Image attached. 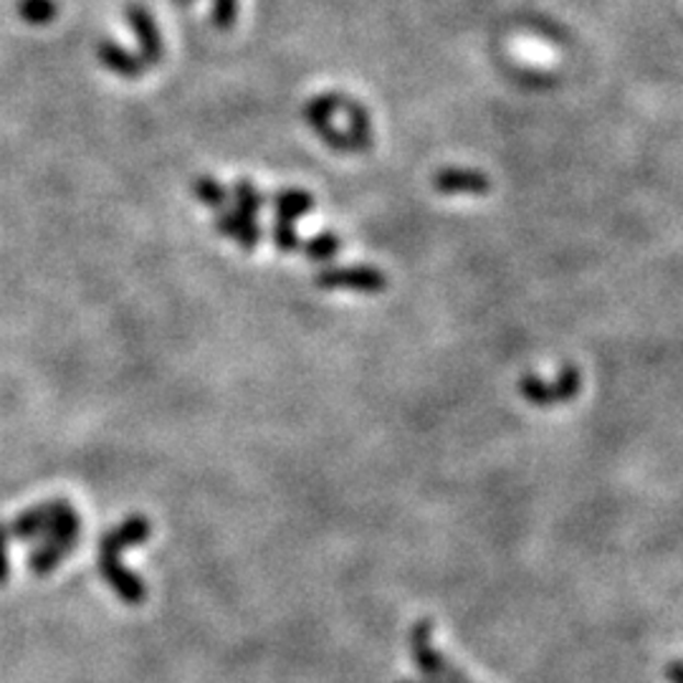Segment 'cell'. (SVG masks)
Masks as SVG:
<instances>
[{
    "label": "cell",
    "mask_w": 683,
    "mask_h": 683,
    "mask_svg": "<svg viewBox=\"0 0 683 683\" xmlns=\"http://www.w3.org/2000/svg\"><path fill=\"white\" fill-rule=\"evenodd\" d=\"M231 193H233V203H236V211L251 215V219H258V213L264 211L266 195L254 186L251 180L233 182Z\"/></svg>",
    "instance_id": "cell-14"
},
{
    "label": "cell",
    "mask_w": 683,
    "mask_h": 683,
    "mask_svg": "<svg viewBox=\"0 0 683 683\" xmlns=\"http://www.w3.org/2000/svg\"><path fill=\"white\" fill-rule=\"evenodd\" d=\"M665 679L671 683H683V661H673L665 665Z\"/></svg>",
    "instance_id": "cell-21"
},
{
    "label": "cell",
    "mask_w": 683,
    "mask_h": 683,
    "mask_svg": "<svg viewBox=\"0 0 683 683\" xmlns=\"http://www.w3.org/2000/svg\"><path fill=\"white\" fill-rule=\"evenodd\" d=\"M64 557L66 555L61 549L48 545V541H41V547H36L29 555V572L36 574V578H46V574H52L64 562Z\"/></svg>",
    "instance_id": "cell-16"
},
{
    "label": "cell",
    "mask_w": 683,
    "mask_h": 683,
    "mask_svg": "<svg viewBox=\"0 0 683 683\" xmlns=\"http://www.w3.org/2000/svg\"><path fill=\"white\" fill-rule=\"evenodd\" d=\"M97 568L99 574H102L107 585L114 590V595L127 605H139L145 603L147 597V587L139 574H135L132 570H127L120 560V552H112V549L99 547V557H97Z\"/></svg>",
    "instance_id": "cell-3"
},
{
    "label": "cell",
    "mask_w": 683,
    "mask_h": 683,
    "mask_svg": "<svg viewBox=\"0 0 683 683\" xmlns=\"http://www.w3.org/2000/svg\"><path fill=\"white\" fill-rule=\"evenodd\" d=\"M97 58L99 64L104 66L107 71L116 74V77L122 79H137L143 77V74L147 71V66L143 58H139L137 54H130L127 48H122L120 44H114V41L110 38H102L97 44Z\"/></svg>",
    "instance_id": "cell-8"
},
{
    "label": "cell",
    "mask_w": 683,
    "mask_h": 683,
    "mask_svg": "<svg viewBox=\"0 0 683 683\" xmlns=\"http://www.w3.org/2000/svg\"><path fill=\"white\" fill-rule=\"evenodd\" d=\"M8 541H11V535H8L5 524H0V587H3L8 578H11V557H8Z\"/></svg>",
    "instance_id": "cell-20"
},
{
    "label": "cell",
    "mask_w": 683,
    "mask_h": 683,
    "mask_svg": "<svg viewBox=\"0 0 683 683\" xmlns=\"http://www.w3.org/2000/svg\"><path fill=\"white\" fill-rule=\"evenodd\" d=\"M433 188L444 195H486L491 190V180L479 170L448 168L433 178Z\"/></svg>",
    "instance_id": "cell-7"
},
{
    "label": "cell",
    "mask_w": 683,
    "mask_h": 683,
    "mask_svg": "<svg viewBox=\"0 0 683 683\" xmlns=\"http://www.w3.org/2000/svg\"><path fill=\"white\" fill-rule=\"evenodd\" d=\"M46 535L41 541H48L61 549V552L69 557L74 549L79 545L81 537V516L74 510V504L66 502V499H54V502H46Z\"/></svg>",
    "instance_id": "cell-4"
},
{
    "label": "cell",
    "mask_w": 683,
    "mask_h": 683,
    "mask_svg": "<svg viewBox=\"0 0 683 683\" xmlns=\"http://www.w3.org/2000/svg\"><path fill=\"white\" fill-rule=\"evenodd\" d=\"M46 527H48L46 504L31 506V510L15 516L11 524H5L11 539H21V541H41L46 535Z\"/></svg>",
    "instance_id": "cell-12"
},
{
    "label": "cell",
    "mask_w": 683,
    "mask_h": 683,
    "mask_svg": "<svg viewBox=\"0 0 683 683\" xmlns=\"http://www.w3.org/2000/svg\"><path fill=\"white\" fill-rule=\"evenodd\" d=\"M271 208L273 213H277V221L296 223L299 219H304L306 213L314 211V198L302 188H287L273 195Z\"/></svg>",
    "instance_id": "cell-11"
},
{
    "label": "cell",
    "mask_w": 683,
    "mask_h": 683,
    "mask_svg": "<svg viewBox=\"0 0 683 683\" xmlns=\"http://www.w3.org/2000/svg\"><path fill=\"white\" fill-rule=\"evenodd\" d=\"M193 195L205 208H213V211H223L228 203V190L223 188V182L208 178V175H200V178L193 180Z\"/></svg>",
    "instance_id": "cell-15"
},
{
    "label": "cell",
    "mask_w": 683,
    "mask_h": 683,
    "mask_svg": "<svg viewBox=\"0 0 683 683\" xmlns=\"http://www.w3.org/2000/svg\"><path fill=\"white\" fill-rule=\"evenodd\" d=\"M56 0H19V15L31 26H48L56 19Z\"/></svg>",
    "instance_id": "cell-17"
},
{
    "label": "cell",
    "mask_w": 683,
    "mask_h": 683,
    "mask_svg": "<svg viewBox=\"0 0 683 683\" xmlns=\"http://www.w3.org/2000/svg\"><path fill=\"white\" fill-rule=\"evenodd\" d=\"M400 683H415V681H400Z\"/></svg>",
    "instance_id": "cell-23"
},
{
    "label": "cell",
    "mask_w": 683,
    "mask_h": 683,
    "mask_svg": "<svg viewBox=\"0 0 683 683\" xmlns=\"http://www.w3.org/2000/svg\"><path fill=\"white\" fill-rule=\"evenodd\" d=\"M213 228L219 231L223 238L236 240L244 251H256V246L261 244L264 238V231L256 223V219L240 211H221L213 219Z\"/></svg>",
    "instance_id": "cell-6"
},
{
    "label": "cell",
    "mask_w": 683,
    "mask_h": 683,
    "mask_svg": "<svg viewBox=\"0 0 683 683\" xmlns=\"http://www.w3.org/2000/svg\"><path fill=\"white\" fill-rule=\"evenodd\" d=\"M316 287L337 291H360V294H382L388 277L374 266H324L316 273Z\"/></svg>",
    "instance_id": "cell-2"
},
{
    "label": "cell",
    "mask_w": 683,
    "mask_h": 683,
    "mask_svg": "<svg viewBox=\"0 0 683 683\" xmlns=\"http://www.w3.org/2000/svg\"><path fill=\"white\" fill-rule=\"evenodd\" d=\"M178 3H182V5H186V3H190V0H178Z\"/></svg>",
    "instance_id": "cell-22"
},
{
    "label": "cell",
    "mask_w": 683,
    "mask_h": 683,
    "mask_svg": "<svg viewBox=\"0 0 683 683\" xmlns=\"http://www.w3.org/2000/svg\"><path fill=\"white\" fill-rule=\"evenodd\" d=\"M302 251L314 264H329L332 258L342 251V238L337 236V233L324 231V233H320V236L304 240Z\"/></svg>",
    "instance_id": "cell-13"
},
{
    "label": "cell",
    "mask_w": 683,
    "mask_h": 683,
    "mask_svg": "<svg viewBox=\"0 0 683 683\" xmlns=\"http://www.w3.org/2000/svg\"><path fill=\"white\" fill-rule=\"evenodd\" d=\"M238 19V0H213V26L231 31Z\"/></svg>",
    "instance_id": "cell-19"
},
{
    "label": "cell",
    "mask_w": 683,
    "mask_h": 683,
    "mask_svg": "<svg viewBox=\"0 0 683 683\" xmlns=\"http://www.w3.org/2000/svg\"><path fill=\"white\" fill-rule=\"evenodd\" d=\"M127 23L132 26V31L137 33V41H139V58H143L145 66L149 69V66L160 64L163 56H165V44H163V33L160 29H157V23L153 19V13L147 11L145 5H130L127 8Z\"/></svg>",
    "instance_id": "cell-5"
},
{
    "label": "cell",
    "mask_w": 683,
    "mask_h": 683,
    "mask_svg": "<svg viewBox=\"0 0 683 683\" xmlns=\"http://www.w3.org/2000/svg\"><path fill=\"white\" fill-rule=\"evenodd\" d=\"M337 112L347 116V124H349L347 132L357 139V145H360L362 153H368V149L372 147V122H370L368 110H365L360 102H355V99L337 94Z\"/></svg>",
    "instance_id": "cell-10"
},
{
    "label": "cell",
    "mask_w": 683,
    "mask_h": 683,
    "mask_svg": "<svg viewBox=\"0 0 683 683\" xmlns=\"http://www.w3.org/2000/svg\"><path fill=\"white\" fill-rule=\"evenodd\" d=\"M271 240L281 254H294V251H299V248H302V238H299L296 226L294 223H287V221L273 223Z\"/></svg>",
    "instance_id": "cell-18"
},
{
    "label": "cell",
    "mask_w": 683,
    "mask_h": 683,
    "mask_svg": "<svg viewBox=\"0 0 683 683\" xmlns=\"http://www.w3.org/2000/svg\"><path fill=\"white\" fill-rule=\"evenodd\" d=\"M580 390H582V372L580 368H574V365H564L560 374L552 380H541L537 374H524L519 380V395L537 407H552L568 403V400L580 395Z\"/></svg>",
    "instance_id": "cell-1"
},
{
    "label": "cell",
    "mask_w": 683,
    "mask_h": 683,
    "mask_svg": "<svg viewBox=\"0 0 683 683\" xmlns=\"http://www.w3.org/2000/svg\"><path fill=\"white\" fill-rule=\"evenodd\" d=\"M149 535H153V527H149V522L145 519L143 514H132L124 519L120 527H114L107 531V535L99 539V547L104 549H112V552H124V549L130 547H139L145 545V541L149 539Z\"/></svg>",
    "instance_id": "cell-9"
}]
</instances>
